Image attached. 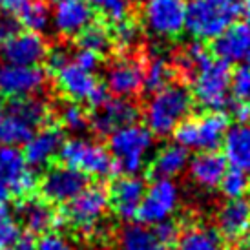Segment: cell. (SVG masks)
<instances>
[{
    "mask_svg": "<svg viewBox=\"0 0 250 250\" xmlns=\"http://www.w3.org/2000/svg\"><path fill=\"white\" fill-rule=\"evenodd\" d=\"M192 106H194L192 91L179 83H170L159 91L152 93L150 101L146 103V128L159 137L170 135L183 121L190 117Z\"/></svg>",
    "mask_w": 250,
    "mask_h": 250,
    "instance_id": "cell-1",
    "label": "cell"
},
{
    "mask_svg": "<svg viewBox=\"0 0 250 250\" xmlns=\"http://www.w3.org/2000/svg\"><path fill=\"white\" fill-rule=\"evenodd\" d=\"M241 17V0H190L187 29L195 41H215Z\"/></svg>",
    "mask_w": 250,
    "mask_h": 250,
    "instance_id": "cell-2",
    "label": "cell"
},
{
    "mask_svg": "<svg viewBox=\"0 0 250 250\" xmlns=\"http://www.w3.org/2000/svg\"><path fill=\"white\" fill-rule=\"evenodd\" d=\"M153 146V133L135 123L111 133L108 152L115 163V170L123 175H139L152 161Z\"/></svg>",
    "mask_w": 250,
    "mask_h": 250,
    "instance_id": "cell-3",
    "label": "cell"
},
{
    "mask_svg": "<svg viewBox=\"0 0 250 250\" xmlns=\"http://www.w3.org/2000/svg\"><path fill=\"white\" fill-rule=\"evenodd\" d=\"M59 157L62 165L81 172L86 177L106 179L115 172V163L111 159L108 148L99 141L84 135L64 139Z\"/></svg>",
    "mask_w": 250,
    "mask_h": 250,
    "instance_id": "cell-4",
    "label": "cell"
},
{
    "mask_svg": "<svg viewBox=\"0 0 250 250\" xmlns=\"http://www.w3.org/2000/svg\"><path fill=\"white\" fill-rule=\"evenodd\" d=\"M229 130V117L223 111H207L188 117L174 132L175 143L192 152H212L221 146Z\"/></svg>",
    "mask_w": 250,
    "mask_h": 250,
    "instance_id": "cell-5",
    "label": "cell"
},
{
    "mask_svg": "<svg viewBox=\"0 0 250 250\" xmlns=\"http://www.w3.org/2000/svg\"><path fill=\"white\" fill-rule=\"evenodd\" d=\"M108 208H110L108 190L101 185H88L77 197L66 203L62 221L81 234L93 236L103 229V221L108 214Z\"/></svg>",
    "mask_w": 250,
    "mask_h": 250,
    "instance_id": "cell-6",
    "label": "cell"
},
{
    "mask_svg": "<svg viewBox=\"0 0 250 250\" xmlns=\"http://www.w3.org/2000/svg\"><path fill=\"white\" fill-rule=\"evenodd\" d=\"M232 70L227 62L212 59L192 77V97L207 111H223L232 104L230 101Z\"/></svg>",
    "mask_w": 250,
    "mask_h": 250,
    "instance_id": "cell-7",
    "label": "cell"
},
{
    "mask_svg": "<svg viewBox=\"0 0 250 250\" xmlns=\"http://www.w3.org/2000/svg\"><path fill=\"white\" fill-rule=\"evenodd\" d=\"M49 108L46 101L39 97H28L11 101L6 113H2L4 121V145L19 146L26 145L33 133L46 126Z\"/></svg>",
    "mask_w": 250,
    "mask_h": 250,
    "instance_id": "cell-8",
    "label": "cell"
},
{
    "mask_svg": "<svg viewBox=\"0 0 250 250\" xmlns=\"http://www.w3.org/2000/svg\"><path fill=\"white\" fill-rule=\"evenodd\" d=\"M53 75L57 90L66 99H70L71 103H88L93 108H97L108 99V90L104 84L99 83L95 73L79 68L71 59L57 71H53Z\"/></svg>",
    "mask_w": 250,
    "mask_h": 250,
    "instance_id": "cell-9",
    "label": "cell"
},
{
    "mask_svg": "<svg viewBox=\"0 0 250 250\" xmlns=\"http://www.w3.org/2000/svg\"><path fill=\"white\" fill-rule=\"evenodd\" d=\"M37 185L33 168L24 159L19 146H0V201L9 197H28Z\"/></svg>",
    "mask_w": 250,
    "mask_h": 250,
    "instance_id": "cell-10",
    "label": "cell"
},
{
    "mask_svg": "<svg viewBox=\"0 0 250 250\" xmlns=\"http://www.w3.org/2000/svg\"><path fill=\"white\" fill-rule=\"evenodd\" d=\"M143 26L157 39H175L187 26V0H145Z\"/></svg>",
    "mask_w": 250,
    "mask_h": 250,
    "instance_id": "cell-11",
    "label": "cell"
},
{
    "mask_svg": "<svg viewBox=\"0 0 250 250\" xmlns=\"http://www.w3.org/2000/svg\"><path fill=\"white\" fill-rule=\"evenodd\" d=\"M181 205V190L174 179H155L146 187L137 219L141 225H159L172 219Z\"/></svg>",
    "mask_w": 250,
    "mask_h": 250,
    "instance_id": "cell-12",
    "label": "cell"
},
{
    "mask_svg": "<svg viewBox=\"0 0 250 250\" xmlns=\"http://www.w3.org/2000/svg\"><path fill=\"white\" fill-rule=\"evenodd\" d=\"M88 187V177L66 165L49 167L41 179L42 199L55 205H66Z\"/></svg>",
    "mask_w": 250,
    "mask_h": 250,
    "instance_id": "cell-13",
    "label": "cell"
},
{
    "mask_svg": "<svg viewBox=\"0 0 250 250\" xmlns=\"http://www.w3.org/2000/svg\"><path fill=\"white\" fill-rule=\"evenodd\" d=\"M104 86L119 99H132L145 90V62L135 57H121L108 66Z\"/></svg>",
    "mask_w": 250,
    "mask_h": 250,
    "instance_id": "cell-14",
    "label": "cell"
},
{
    "mask_svg": "<svg viewBox=\"0 0 250 250\" xmlns=\"http://www.w3.org/2000/svg\"><path fill=\"white\" fill-rule=\"evenodd\" d=\"M46 86V71L39 66H15L0 68V93L11 101L37 97Z\"/></svg>",
    "mask_w": 250,
    "mask_h": 250,
    "instance_id": "cell-15",
    "label": "cell"
},
{
    "mask_svg": "<svg viewBox=\"0 0 250 250\" xmlns=\"http://www.w3.org/2000/svg\"><path fill=\"white\" fill-rule=\"evenodd\" d=\"M139 119V108L130 99H106L90 115V128L101 137H110L113 132L130 125H135Z\"/></svg>",
    "mask_w": 250,
    "mask_h": 250,
    "instance_id": "cell-16",
    "label": "cell"
},
{
    "mask_svg": "<svg viewBox=\"0 0 250 250\" xmlns=\"http://www.w3.org/2000/svg\"><path fill=\"white\" fill-rule=\"evenodd\" d=\"M146 185L139 175H121L111 183L108 190L110 207L113 214L123 221H132L139 214V207L145 197Z\"/></svg>",
    "mask_w": 250,
    "mask_h": 250,
    "instance_id": "cell-17",
    "label": "cell"
},
{
    "mask_svg": "<svg viewBox=\"0 0 250 250\" xmlns=\"http://www.w3.org/2000/svg\"><path fill=\"white\" fill-rule=\"evenodd\" d=\"M0 55L6 64L39 66L48 57V44L44 37L31 31H19L9 41L0 44Z\"/></svg>",
    "mask_w": 250,
    "mask_h": 250,
    "instance_id": "cell-18",
    "label": "cell"
},
{
    "mask_svg": "<svg viewBox=\"0 0 250 250\" xmlns=\"http://www.w3.org/2000/svg\"><path fill=\"white\" fill-rule=\"evenodd\" d=\"M64 145V130L61 126L46 125L39 128L24 145V159L29 168H46L59 157Z\"/></svg>",
    "mask_w": 250,
    "mask_h": 250,
    "instance_id": "cell-19",
    "label": "cell"
},
{
    "mask_svg": "<svg viewBox=\"0 0 250 250\" xmlns=\"http://www.w3.org/2000/svg\"><path fill=\"white\" fill-rule=\"evenodd\" d=\"M93 15L88 0H61L51 11V28L64 39L79 37L93 22Z\"/></svg>",
    "mask_w": 250,
    "mask_h": 250,
    "instance_id": "cell-20",
    "label": "cell"
},
{
    "mask_svg": "<svg viewBox=\"0 0 250 250\" xmlns=\"http://www.w3.org/2000/svg\"><path fill=\"white\" fill-rule=\"evenodd\" d=\"M214 55L227 64H245L250 68V22H234L212 44Z\"/></svg>",
    "mask_w": 250,
    "mask_h": 250,
    "instance_id": "cell-21",
    "label": "cell"
},
{
    "mask_svg": "<svg viewBox=\"0 0 250 250\" xmlns=\"http://www.w3.org/2000/svg\"><path fill=\"white\" fill-rule=\"evenodd\" d=\"M215 232L232 243L241 241L250 232L249 199H227L215 214Z\"/></svg>",
    "mask_w": 250,
    "mask_h": 250,
    "instance_id": "cell-22",
    "label": "cell"
},
{
    "mask_svg": "<svg viewBox=\"0 0 250 250\" xmlns=\"http://www.w3.org/2000/svg\"><path fill=\"white\" fill-rule=\"evenodd\" d=\"M17 214H19L17 217L19 225H22L28 230L29 236L49 234L59 223H64L62 215H59V212L53 208V205L46 199H39V197H24L19 205Z\"/></svg>",
    "mask_w": 250,
    "mask_h": 250,
    "instance_id": "cell-23",
    "label": "cell"
},
{
    "mask_svg": "<svg viewBox=\"0 0 250 250\" xmlns=\"http://www.w3.org/2000/svg\"><path fill=\"white\" fill-rule=\"evenodd\" d=\"M188 175L199 188L212 190L217 188L223 175L229 170V163L223 157V153L215 152H199L188 161Z\"/></svg>",
    "mask_w": 250,
    "mask_h": 250,
    "instance_id": "cell-24",
    "label": "cell"
},
{
    "mask_svg": "<svg viewBox=\"0 0 250 250\" xmlns=\"http://www.w3.org/2000/svg\"><path fill=\"white\" fill-rule=\"evenodd\" d=\"M223 157L230 168L250 175V123H236L229 126L221 143Z\"/></svg>",
    "mask_w": 250,
    "mask_h": 250,
    "instance_id": "cell-25",
    "label": "cell"
},
{
    "mask_svg": "<svg viewBox=\"0 0 250 250\" xmlns=\"http://www.w3.org/2000/svg\"><path fill=\"white\" fill-rule=\"evenodd\" d=\"M188 150L177 143L165 145L150 161V170L155 179H175L188 168Z\"/></svg>",
    "mask_w": 250,
    "mask_h": 250,
    "instance_id": "cell-26",
    "label": "cell"
},
{
    "mask_svg": "<svg viewBox=\"0 0 250 250\" xmlns=\"http://www.w3.org/2000/svg\"><path fill=\"white\" fill-rule=\"evenodd\" d=\"M177 250H225L221 236L212 227L192 225L179 234L175 241Z\"/></svg>",
    "mask_w": 250,
    "mask_h": 250,
    "instance_id": "cell-27",
    "label": "cell"
},
{
    "mask_svg": "<svg viewBox=\"0 0 250 250\" xmlns=\"http://www.w3.org/2000/svg\"><path fill=\"white\" fill-rule=\"evenodd\" d=\"M117 250H168V247L155 237L152 229L132 223L119 232Z\"/></svg>",
    "mask_w": 250,
    "mask_h": 250,
    "instance_id": "cell-28",
    "label": "cell"
},
{
    "mask_svg": "<svg viewBox=\"0 0 250 250\" xmlns=\"http://www.w3.org/2000/svg\"><path fill=\"white\" fill-rule=\"evenodd\" d=\"M214 57L210 55L208 48L203 42L195 41L187 44L181 49V53L175 59V68L179 70L181 75H185L187 79L192 81V77L197 73V70H201L207 62H210Z\"/></svg>",
    "mask_w": 250,
    "mask_h": 250,
    "instance_id": "cell-29",
    "label": "cell"
},
{
    "mask_svg": "<svg viewBox=\"0 0 250 250\" xmlns=\"http://www.w3.org/2000/svg\"><path fill=\"white\" fill-rule=\"evenodd\" d=\"M174 66H170L165 57H152L148 62L145 64V88L148 91H159L172 83L174 79Z\"/></svg>",
    "mask_w": 250,
    "mask_h": 250,
    "instance_id": "cell-30",
    "label": "cell"
},
{
    "mask_svg": "<svg viewBox=\"0 0 250 250\" xmlns=\"http://www.w3.org/2000/svg\"><path fill=\"white\" fill-rule=\"evenodd\" d=\"M24 28L31 33H44L51 28V11L41 0H29L28 6L22 9V13L17 17Z\"/></svg>",
    "mask_w": 250,
    "mask_h": 250,
    "instance_id": "cell-31",
    "label": "cell"
},
{
    "mask_svg": "<svg viewBox=\"0 0 250 250\" xmlns=\"http://www.w3.org/2000/svg\"><path fill=\"white\" fill-rule=\"evenodd\" d=\"M77 39H79V48L91 51V53H95L99 57L103 55V53H106L113 46V42H111V31L106 28L104 24H93L91 22L90 26L84 29Z\"/></svg>",
    "mask_w": 250,
    "mask_h": 250,
    "instance_id": "cell-32",
    "label": "cell"
},
{
    "mask_svg": "<svg viewBox=\"0 0 250 250\" xmlns=\"http://www.w3.org/2000/svg\"><path fill=\"white\" fill-rule=\"evenodd\" d=\"M59 123H61L59 126L62 130L81 133L90 126V115L86 113V110L79 103H71L70 101V103L61 106V110H59Z\"/></svg>",
    "mask_w": 250,
    "mask_h": 250,
    "instance_id": "cell-33",
    "label": "cell"
},
{
    "mask_svg": "<svg viewBox=\"0 0 250 250\" xmlns=\"http://www.w3.org/2000/svg\"><path fill=\"white\" fill-rule=\"evenodd\" d=\"M217 188L227 199H245L250 192V175L236 168H229Z\"/></svg>",
    "mask_w": 250,
    "mask_h": 250,
    "instance_id": "cell-34",
    "label": "cell"
},
{
    "mask_svg": "<svg viewBox=\"0 0 250 250\" xmlns=\"http://www.w3.org/2000/svg\"><path fill=\"white\" fill-rule=\"evenodd\" d=\"M93 13H99L104 21L111 22L113 26L128 19L130 7L126 0H88Z\"/></svg>",
    "mask_w": 250,
    "mask_h": 250,
    "instance_id": "cell-35",
    "label": "cell"
},
{
    "mask_svg": "<svg viewBox=\"0 0 250 250\" xmlns=\"http://www.w3.org/2000/svg\"><path fill=\"white\" fill-rule=\"evenodd\" d=\"M111 42L123 51H132L141 42V28L130 19L119 22L111 33Z\"/></svg>",
    "mask_w": 250,
    "mask_h": 250,
    "instance_id": "cell-36",
    "label": "cell"
},
{
    "mask_svg": "<svg viewBox=\"0 0 250 250\" xmlns=\"http://www.w3.org/2000/svg\"><path fill=\"white\" fill-rule=\"evenodd\" d=\"M21 237V225L15 219L11 208L0 201V250H7Z\"/></svg>",
    "mask_w": 250,
    "mask_h": 250,
    "instance_id": "cell-37",
    "label": "cell"
},
{
    "mask_svg": "<svg viewBox=\"0 0 250 250\" xmlns=\"http://www.w3.org/2000/svg\"><path fill=\"white\" fill-rule=\"evenodd\" d=\"M230 93L236 97V101H249L250 97V68L245 64H239L232 71L230 77Z\"/></svg>",
    "mask_w": 250,
    "mask_h": 250,
    "instance_id": "cell-38",
    "label": "cell"
},
{
    "mask_svg": "<svg viewBox=\"0 0 250 250\" xmlns=\"http://www.w3.org/2000/svg\"><path fill=\"white\" fill-rule=\"evenodd\" d=\"M37 250H79L70 237L59 232H49L39 239Z\"/></svg>",
    "mask_w": 250,
    "mask_h": 250,
    "instance_id": "cell-39",
    "label": "cell"
},
{
    "mask_svg": "<svg viewBox=\"0 0 250 250\" xmlns=\"http://www.w3.org/2000/svg\"><path fill=\"white\" fill-rule=\"evenodd\" d=\"M152 230H153V234H155V237H157L163 245H167V247L175 243L181 234L179 227H177V223H175L174 219H167V221L159 223V225H155Z\"/></svg>",
    "mask_w": 250,
    "mask_h": 250,
    "instance_id": "cell-40",
    "label": "cell"
},
{
    "mask_svg": "<svg viewBox=\"0 0 250 250\" xmlns=\"http://www.w3.org/2000/svg\"><path fill=\"white\" fill-rule=\"evenodd\" d=\"M71 61L79 66V68H83L86 71H91V73H95L99 70V66H101V57L95 55V53H91V51H86V49H79L75 55H71Z\"/></svg>",
    "mask_w": 250,
    "mask_h": 250,
    "instance_id": "cell-41",
    "label": "cell"
},
{
    "mask_svg": "<svg viewBox=\"0 0 250 250\" xmlns=\"http://www.w3.org/2000/svg\"><path fill=\"white\" fill-rule=\"evenodd\" d=\"M21 31V22L11 15H0V44L9 41Z\"/></svg>",
    "mask_w": 250,
    "mask_h": 250,
    "instance_id": "cell-42",
    "label": "cell"
},
{
    "mask_svg": "<svg viewBox=\"0 0 250 250\" xmlns=\"http://www.w3.org/2000/svg\"><path fill=\"white\" fill-rule=\"evenodd\" d=\"M232 110V115L236 117L237 123H250V104L245 101H236L229 106Z\"/></svg>",
    "mask_w": 250,
    "mask_h": 250,
    "instance_id": "cell-43",
    "label": "cell"
},
{
    "mask_svg": "<svg viewBox=\"0 0 250 250\" xmlns=\"http://www.w3.org/2000/svg\"><path fill=\"white\" fill-rule=\"evenodd\" d=\"M29 0H2V7L6 9L7 15L11 17H19L22 13V9L28 6Z\"/></svg>",
    "mask_w": 250,
    "mask_h": 250,
    "instance_id": "cell-44",
    "label": "cell"
},
{
    "mask_svg": "<svg viewBox=\"0 0 250 250\" xmlns=\"http://www.w3.org/2000/svg\"><path fill=\"white\" fill-rule=\"evenodd\" d=\"M7 250H37V243H35V239L28 234V236L19 237Z\"/></svg>",
    "mask_w": 250,
    "mask_h": 250,
    "instance_id": "cell-45",
    "label": "cell"
},
{
    "mask_svg": "<svg viewBox=\"0 0 250 250\" xmlns=\"http://www.w3.org/2000/svg\"><path fill=\"white\" fill-rule=\"evenodd\" d=\"M241 17L243 21L250 22V0H241Z\"/></svg>",
    "mask_w": 250,
    "mask_h": 250,
    "instance_id": "cell-46",
    "label": "cell"
},
{
    "mask_svg": "<svg viewBox=\"0 0 250 250\" xmlns=\"http://www.w3.org/2000/svg\"><path fill=\"white\" fill-rule=\"evenodd\" d=\"M0 143H4V121H2V113H0Z\"/></svg>",
    "mask_w": 250,
    "mask_h": 250,
    "instance_id": "cell-47",
    "label": "cell"
},
{
    "mask_svg": "<svg viewBox=\"0 0 250 250\" xmlns=\"http://www.w3.org/2000/svg\"><path fill=\"white\" fill-rule=\"evenodd\" d=\"M41 2H44V4H48V2H53V4H59L61 0H41Z\"/></svg>",
    "mask_w": 250,
    "mask_h": 250,
    "instance_id": "cell-48",
    "label": "cell"
},
{
    "mask_svg": "<svg viewBox=\"0 0 250 250\" xmlns=\"http://www.w3.org/2000/svg\"><path fill=\"white\" fill-rule=\"evenodd\" d=\"M126 2H139V0H126Z\"/></svg>",
    "mask_w": 250,
    "mask_h": 250,
    "instance_id": "cell-49",
    "label": "cell"
},
{
    "mask_svg": "<svg viewBox=\"0 0 250 250\" xmlns=\"http://www.w3.org/2000/svg\"><path fill=\"white\" fill-rule=\"evenodd\" d=\"M247 103H249V104H250V97H249V101H247Z\"/></svg>",
    "mask_w": 250,
    "mask_h": 250,
    "instance_id": "cell-50",
    "label": "cell"
}]
</instances>
